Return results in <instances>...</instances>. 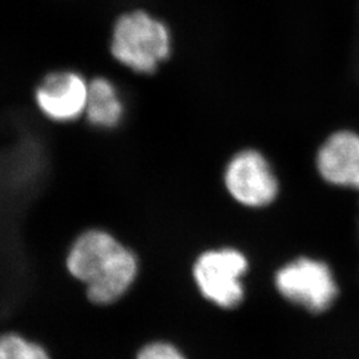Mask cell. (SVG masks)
Segmentation results:
<instances>
[{
	"instance_id": "cell-7",
	"label": "cell",
	"mask_w": 359,
	"mask_h": 359,
	"mask_svg": "<svg viewBox=\"0 0 359 359\" xmlns=\"http://www.w3.org/2000/svg\"><path fill=\"white\" fill-rule=\"evenodd\" d=\"M314 167L326 185L358 193V130L339 128L330 132L316 151Z\"/></svg>"
},
{
	"instance_id": "cell-3",
	"label": "cell",
	"mask_w": 359,
	"mask_h": 359,
	"mask_svg": "<svg viewBox=\"0 0 359 359\" xmlns=\"http://www.w3.org/2000/svg\"><path fill=\"white\" fill-rule=\"evenodd\" d=\"M273 285L277 294L286 302L311 314L329 311L341 294L332 265L308 253L281 264L273 274Z\"/></svg>"
},
{
	"instance_id": "cell-1",
	"label": "cell",
	"mask_w": 359,
	"mask_h": 359,
	"mask_svg": "<svg viewBox=\"0 0 359 359\" xmlns=\"http://www.w3.org/2000/svg\"><path fill=\"white\" fill-rule=\"evenodd\" d=\"M68 274L84 286L87 299L109 306L123 299L136 283L139 257L111 231L90 228L81 231L65 256Z\"/></svg>"
},
{
	"instance_id": "cell-6",
	"label": "cell",
	"mask_w": 359,
	"mask_h": 359,
	"mask_svg": "<svg viewBox=\"0 0 359 359\" xmlns=\"http://www.w3.org/2000/svg\"><path fill=\"white\" fill-rule=\"evenodd\" d=\"M39 111L48 120L65 124L84 117L88 100V80L72 69L48 72L34 90Z\"/></svg>"
},
{
	"instance_id": "cell-2",
	"label": "cell",
	"mask_w": 359,
	"mask_h": 359,
	"mask_svg": "<svg viewBox=\"0 0 359 359\" xmlns=\"http://www.w3.org/2000/svg\"><path fill=\"white\" fill-rule=\"evenodd\" d=\"M109 50L116 62L133 74L152 75L170 56L172 38L163 22L133 11L117 19Z\"/></svg>"
},
{
	"instance_id": "cell-9",
	"label": "cell",
	"mask_w": 359,
	"mask_h": 359,
	"mask_svg": "<svg viewBox=\"0 0 359 359\" xmlns=\"http://www.w3.org/2000/svg\"><path fill=\"white\" fill-rule=\"evenodd\" d=\"M0 359H52L48 350L20 333L0 334Z\"/></svg>"
},
{
	"instance_id": "cell-8",
	"label": "cell",
	"mask_w": 359,
	"mask_h": 359,
	"mask_svg": "<svg viewBox=\"0 0 359 359\" xmlns=\"http://www.w3.org/2000/svg\"><path fill=\"white\" fill-rule=\"evenodd\" d=\"M126 105L115 83L105 76L88 80V100L84 118L90 127L102 130L115 129L123 123Z\"/></svg>"
},
{
	"instance_id": "cell-4",
	"label": "cell",
	"mask_w": 359,
	"mask_h": 359,
	"mask_svg": "<svg viewBox=\"0 0 359 359\" xmlns=\"http://www.w3.org/2000/svg\"><path fill=\"white\" fill-rule=\"evenodd\" d=\"M249 269L250 261L244 250L231 245L209 248L193 262V283L213 306L234 310L244 302V280Z\"/></svg>"
},
{
	"instance_id": "cell-10",
	"label": "cell",
	"mask_w": 359,
	"mask_h": 359,
	"mask_svg": "<svg viewBox=\"0 0 359 359\" xmlns=\"http://www.w3.org/2000/svg\"><path fill=\"white\" fill-rule=\"evenodd\" d=\"M136 359H188L184 354V351L177 345L164 341V339H156L147 342L142 345Z\"/></svg>"
},
{
	"instance_id": "cell-5",
	"label": "cell",
	"mask_w": 359,
	"mask_h": 359,
	"mask_svg": "<svg viewBox=\"0 0 359 359\" xmlns=\"http://www.w3.org/2000/svg\"><path fill=\"white\" fill-rule=\"evenodd\" d=\"M222 185L231 201L248 210L273 205L281 194V179L268 154L246 147L236 151L222 170Z\"/></svg>"
}]
</instances>
